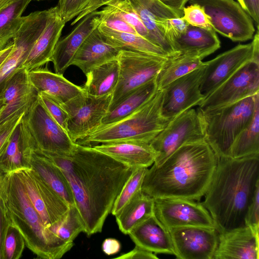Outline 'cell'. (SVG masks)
<instances>
[{
	"label": "cell",
	"mask_w": 259,
	"mask_h": 259,
	"mask_svg": "<svg viewBox=\"0 0 259 259\" xmlns=\"http://www.w3.org/2000/svg\"><path fill=\"white\" fill-rule=\"evenodd\" d=\"M98 29L105 42L120 50L171 58L161 48L139 35L117 31L101 24Z\"/></svg>",
	"instance_id": "obj_30"
},
{
	"label": "cell",
	"mask_w": 259,
	"mask_h": 259,
	"mask_svg": "<svg viewBox=\"0 0 259 259\" xmlns=\"http://www.w3.org/2000/svg\"><path fill=\"white\" fill-rule=\"evenodd\" d=\"M112 94L102 96L91 95L84 91L62 104L68 119L67 133L74 142L96 131L109 112Z\"/></svg>",
	"instance_id": "obj_9"
},
{
	"label": "cell",
	"mask_w": 259,
	"mask_h": 259,
	"mask_svg": "<svg viewBox=\"0 0 259 259\" xmlns=\"http://www.w3.org/2000/svg\"><path fill=\"white\" fill-rule=\"evenodd\" d=\"M259 154V104L256 106L249 124L232 145L229 157L240 158Z\"/></svg>",
	"instance_id": "obj_34"
},
{
	"label": "cell",
	"mask_w": 259,
	"mask_h": 259,
	"mask_svg": "<svg viewBox=\"0 0 259 259\" xmlns=\"http://www.w3.org/2000/svg\"><path fill=\"white\" fill-rule=\"evenodd\" d=\"M100 24L98 16L93 12L81 19L75 27L57 42L51 61L55 73L63 74L86 38Z\"/></svg>",
	"instance_id": "obj_23"
},
{
	"label": "cell",
	"mask_w": 259,
	"mask_h": 259,
	"mask_svg": "<svg viewBox=\"0 0 259 259\" xmlns=\"http://www.w3.org/2000/svg\"><path fill=\"white\" fill-rule=\"evenodd\" d=\"M113 1L114 0H90L84 10L73 20L71 25L76 24L86 15L97 11L98 9Z\"/></svg>",
	"instance_id": "obj_51"
},
{
	"label": "cell",
	"mask_w": 259,
	"mask_h": 259,
	"mask_svg": "<svg viewBox=\"0 0 259 259\" xmlns=\"http://www.w3.org/2000/svg\"><path fill=\"white\" fill-rule=\"evenodd\" d=\"M21 134L26 165L36 172L70 206L75 205L70 185L61 169L41 152L31 146L22 132Z\"/></svg>",
	"instance_id": "obj_21"
},
{
	"label": "cell",
	"mask_w": 259,
	"mask_h": 259,
	"mask_svg": "<svg viewBox=\"0 0 259 259\" xmlns=\"http://www.w3.org/2000/svg\"><path fill=\"white\" fill-rule=\"evenodd\" d=\"M202 7L213 29L233 41L251 39L255 32L250 16L234 0H189Z\"/></svg>",
	"instance_id": "obj_11"
},
{
	"label": "cell",
	"mask_w": 259,
	"mask_h": 259,
	"mask_svg": "<svg viewBox=\"0 0 259 259\" xmlns=\"http://www.w3.org/2000/svg\"><path fill=\"white\" fill-rule=\"evenodd\" d=\"M38 100L54 119L67 132L68 115L61 104L52 97L43 92H38Z\"/></svg>",
	"instance_id": "obj_42"
},
{
	"label": "cell",
	"mask_w": 259,
	"mask_h": 259,
	"mask_svg": "<svg viewBox=\"0 0 259 259\" xmlns=\"http://www.w3.org/2000/svg\"><path fill=\"white\" fill-rule=\"evenodd\" d=\"M163 96V91L158 90L130 115L117 122L101 125L76 143L90 146L91 144L126 141L150 143L169 121L162 113Z\"/></svg>",
	"instance_id": "obj_5"
},
{
	"label": "cell",
	"mask_w": 259,
	"mask_h": 259,
	"mask_svg": "<svg viewBox=\"0 0 259 259\" xmlns=\"http://www.w3.org/2000/svg\"><path fill=\"white\" fill-rule=\"evenodd\" d=\"M245 224L251 229L255 236H259V186L256 187L248 206Z\"/></svg>",
	"instance_id": "obj_46"
},
{
	"label": "cell",
	"mask_w": 259,
	"mask_h": 259,
	"mask_svg": "<svg viewBox=\"0 0 259 259\" xmlns=\"http://www.w3.org/2000/svg\"><path fill=\"white\" fill-rule=\"evenodd\" d=\"M38 92L31 83L28 71L19 68L8 80L0 93L5 107L0 116V123L15 114L25 112L38 99Z\"/></svg>",
	"instance_id": "obj_20"
},
{
	"label": "cell",
	"mask_w": 259,
	"mask_h": 259,
	"mask_svg": "<svg viewBox=\"0 0 259 259\" xmlns=\"http://www.w3.org/2000/svg\"><path fill=\"white\" fill-rule=\"evenodd\" d=\"M15 0H0V11L9 5Z\"/></svg>",
	"instance_id": "obj_55"
},
{
	"label": "cell",
	"mask_w": 259,
	"mask_h": 259,
	"mask_svg": "<svg viewBox=\"0 0 259 259\" xmlns=\"http://www.w3.org/2000/svg\"><path fill=\"white\" fill-rule=\"evenodd\" d=\"M218 157L205 141L183 145L159 165L147 169L142 192L153 199L176 198L199 201L215 171Z\"/></svg>",
	"instance_id": "obj_2"
},
{
	"label": "cell",
	"mask_w": 259,
	"mask_h": 259,
	"mask_svg": "<svg viewBox=\"0 0 259 259\" xmlns=\"http://www.w3.org/2000/svg\"><path fill=\"white\" fill-rule=\"evenodd\" d=\"M205 140V132L198 109L191 108L171 120L150 143L157 156L153 164L159 165L179 147Z\"/></svg>",
	"instance_id": "obj_10"
},
{
	"label": "cell",
	"mask_w": 259,
	"mask_h": 259,
	"mask_svg": "<svg viewBox=\"0 0 259 259\" xmlns=\"http://www.w3.org/2000/svg\"><path fill=\"white\" fill-rule=\"evenodd\" d=\"M90 0H59L57 6L59 14L65 23L76 17Z\"/></svg>",
	"instance_id": "obj_44"
},
{
	"label": "cell",
	"mask_w": 259,
	"mask_h": 259,
	"mask_svg": "<svg viewBox=\"0 0 259 259\" xmlns=\"http://www.w3.org/2000/svg\"><path fill=\"white\" fill-rule=\"evenodd\" d=\"M29 79L38 92H45L60 104L72 99L83 90L65 78L47 68H38L28 72Z\"/></svg>",
	"instance_id": "obj_29"
},
{
	"label": "cell",
	"mask_w": 259,
	"mask_h": 259,
	"mask_svg": "<svg viewBox=\"0 0 259 259\" xmlns=\"http://www.w3.org/2000/svg\"><path fill=\"white\" fill-rule=\"evenodd\" d=\"M15 172L47 228L52 227L64 218L70 206L31 167H25Z\"/></svg>",
	"instance_id": "obj_14"
},
{
	"label": "cell",
	"mask_w": 259,
	"mask_h": 259,
	"mask_svg": "<svg viewBox=\"0 0 259 259\" xmlns=\"http://www.w3.org/2000/svg\"><path fill=\"white\" fill-rule=\"evenodd\" d=\"M147 169V167L134 169L114 203L111 211L113 215H116L137 193L142 190L143 179Z\"/></svg>",
	"instance_id": "obj_40"
},
{
	"label": "cell",
	"mask_w": 259,
	"mask_h": 259,
	"mask_svg": "<svg viewBox=\"0 0 259 259\" xmlns=\"http://www.w3.org/2000/svg\"><path fill=\"white\" fill-rule=\"evenodd\" d=\"M25 112H20L0 123V156L15 128L20 123Z\"/></svg>",
	"instance_id": "obj_48"
},
{
	"label": "cell",
	"mask_w": 259,
	"mask_h": 259,
	"mask_svg": "<svg viewBox=\"0 0 259 259\" xmlns=\"http://www.w3.org/2000/svg\"><path fill=\"white\" fill-rule=\"evenodd\" d=\"M40 152L65 176L83 222L84 233L91 236L101 232L117 196L135 168L92 146L77 143L68 155Z\"/></svg>",
	"instance_id": "obj_1"
},
{
	"label": "cell",
	"mask_w": 259,
	"mask_h": 259,
	"mask_svg": "<svg viewBox=\"0 0 259 259\" xmlns=\"http://www.w3.org/2000/svg\"><path fill=\"white\" fill-rule=\"evenodd\" d=\"M169 58L120 50L117 59L119 64L118 79L112 94L109 111L137 88L155 77Z\"/></svg>",
	"instance_id": "obj_8"
},
{
	"label": "cell",
	"mask_w": 259,
	"mask_h": 259,
	"mask_svg": "<svg viewBox=\"0 0 259 259\" xmlns=\"http://www.w3.org/2000/svg\"><path fill=\"white\" fill-rule=\"evenodd\" d=\"M259 93V61L251 59L206 97L204 110L232 103Z\"/></svg>",
	"instance_id": "obj_15"
},
{
	"label": "cell",
	"mask_w": 259,
	"mask_h": 259,
	"mask_svg": "<svg viewBox=\"0 0 259 259\" xmlns=\"http://www.w3.org/2000/svg\"><path fill=\"white\" fill-rule=\"evenodd\" d=\"M157 76L140 86L118 105L109 111L102 120V125H107L130 115L148 101L158 91Z\"/></svg>",
	"instance_id": "obj_33"
},
{
	"label": "cell",
	"mask_w": 259,
	"mask_h": 259,
	"mask_svg": "<svg viewBox=\"0 0 259 259\" xmlns=\"http://www.w3.org/2000/svg\"><path fill=\"white\" fill-rule=\"evenodd\" d=\"M51 8L31 13L13 38V47L0 65V93L10 77L21 67L34 42L44 29Z\"/></svg>",
	"instance_id": "obj_13"
},
{
	"label": "cell",
	"mask_w": 259,
	"mask_h": 259,
	"mask_svg": "<svg viewBox=\"0 0 259 259\" xmlns=\"http://www.w3.org/2000/svg\"><path fill=\"white\" fill-rule=\"evenodd\" d=\"M25 246V241L20 232L8 223L3 235L2 259L19 258Z\"/></svg>",
	"instance_id": "obj_41"
},
{
	"label": "cell",
	"mask_w": 259,
	"mask_h": 259,
	"mask_svg": "<svg viewBox=\"0 0 259 259\" xmlns=\"http://www.w3.org/2000/svg\"><path fill=\"white\" fill-rule=\"evenodd\" d=\"M8 222L5 218L0 202V259H2V248L3 235Z\"/></svg>",
	"instance_id": "obj_54"
},
{
	"label": "cell",
	"mask_w": 259,
	"mask_h": 259,
	"mask_svg": "<svg viewBox=\"0 0 259 259\" xmlns=\"http://www.w3.org/2000/svg\"><path fill=\"white\" fill-rule=\"evenodd\" d=\"M253 56L250 42L239 45L214 59L205 62L206 66L200 85V91L205 98L223 83Z\"/></svg>",
	"instance_id": "obj_18"
},
{
	"label": "cell",
	"mask_w": 259,
	"mask_h": 259,
	"mask_svg": "<svg viewBox=\"0 0 259 259\" xmlns=\"http://www.w3.org/2000/svg\"><path fill=\"white\" fill-rule=\"evenodd\" d=\"M0 172H1V171H0Z\"/></svg>",
	"instance_id": "obj_58"
},
{
	"label": "cell",
	"mask_w": 259,
	"mask_h": 259,
	"mask_svg": "<svg viewBox=\"0 0 259 259\" xmlns=\"http://www.w3.org/2000/svg\"><path fill=\"white\" fill-rule=\"evenodd\" d=\"M115 258L118 259H158L159 257L156 254L145 250L138 246L135 245V247L130 251L120 256Z\"/></svg>",
	"instance_id": "obj_49"
},
{
	"label": "cell",
	"mask_w": 259,
	"mask_h": 259,
	"mask_svg": "<svg viewBox=\"0 0 259 259\" xmlns=\"http://www.w3.org/2000/svg\"><path fill=\"white\" fill-rule=\"evenodd\" d=\"M238 3L255 22L259 25V0H237Z\"/></svg>",
	"instance_id": "obj_50"
},
{
	"label": "cell",
	"mask_w": 259,
	"mask_h": 259,
	"mask_svg": "<svg viewBox=\"0 0 259 259\" xmlns=\"http://www.w3.org/2000/svg\"><path fill=\"white\" fill-rule=\"evenodd\" d=\"M65 22L57 6L51 8L46 25L34 42L20 68L28 72L51 61L55 47L59 40Z\"/></svg>",
	"instance_id": "obj_24"
},
{
	"label": "cell",
	"mask_w": 259,
	"mask_h": 259,
	"mask_svg": "<svg viewBox=\"0 0 259 259\" xmlns=\"http://www.w3.org/2000/svg\"><path fill=\"white\" fill-rule=\"evenodd\" d=\"M154 201V217L166 231L190 226L215 228L209 211L199 201L176 198H159Z\"/></svg>",
	"instance_id": "obj_12"
},
{
	"label": "cell",
	"mask_w": 259,
	"mask_h": 259,
	"mask_svg": "<svg viewBox=\"0 0 259 259\" xmlns=\"http://www.w3.org/2000/svg\"><path fill=\"white\" fill-rule=\"evenodd\" d=\"M120 248L121 244L119 241L112 238L105 239L102 245L103 251L108 255L116 254Z\"/></svg>",
	"instance_id": "obj_52"
},
{
	"label": "cell",
	"mask_w": 259,
	"mask_h": 259,
	"mask_svg": "<svg viewBox=\"0 0 259 259\" xmlns=\"http://www.w3.org/2000/svg\"><path fill=\"white\" fill-rule=\"evenodd\" d=\"M36 1H40V0H36Z\"/></svg>",
	"instance_id": "obj_57"
},
{
	"label": "cell",
	"mask_w": 259,
	"mask_h": 259,
	"mask_svg": "<svg viewBox=\"0 0 259 259\" xmlns=\"http://www.w3.org/2000/svg\"><path fill=\"white\" fill-rule=\"evenodd\" d=\"M99 11L116 15L131 26L139 35L150 41L148 30L128 0H114Z\"/></svg>",
	"instance_id": "obj_38"
},
{
	"label": "cell",
	"mask_w": 259,
	"mask_h": 259,
	"mask_svg": "<svg viewBox=\"0 0 259 259\" xmlns=\"http://www.w3.org/2000/svg\"><path fill=\"white\" fill-rule=\"evenodd\" d=\"M28 143L40 151L68 155L76 143L37 100L24 112L20 122Z\"/></svg>",
	"instance_id": "obj_7"
},
{
	"label": "cell",
	"mask_w": 259,
	"mask_h": 259,
	"mask_svg": "<svg viewBox=\"0 0 259 259\" xmlns=\"http://www.w3.org/2000/svg\"><path fill=\"white\" fill-rule=\"evenodd\" d=\"M32 0H15L0 11V50L13 39L23 19L22 14Z\"/></svg>",
	"instance_id": "obj_36"
},
{
	"label": "cell",
	"mask_w": 259,
	"mask_h": 259,
	"mask_svg": "<svg viewBox=\"0 0 259 259\" xmlns=\"http://www.w3.org/2000/svg\"><path fill=\"white\" fill-rule=\"evenodd\" d=\"M182 18L189 25L205 28L212 27L210 18L205 13L204 8L197 4H191L183 10Z\"/></svg>",
	"instance_id": "obj_43"
},
{
	"label": "cell",
	"mask_w": 259,
	"mask_h": 259,
	"mask_svg": "<svg viewBox=\"0 0 259 259\" xmlns=\"http://www.w3.org/2000/svg\"><path fill=\"white\" fill-rule=\"evenodd\" d=\"M188 25L182 17H176L165 21L162 25V30L174 47L175 40L186 32Z\"/></svg>",
	"instance_id": "obj_47"
},
{
	"label": "cell",
	"mask_w": 259,
	"mask_h": 259,
	"mask_svg": "<svg viewBox=\"0 0 259 259\" xmlns=\"http://www.w3.org/2000/svg\"><path fill=\"white\" fill-rule=\"evenodd\" d=\"M219 233L213 259H258L259 236L248 226Z\"/></svg>",
	"instance_id": "obj_22"
},
{
	"label": "cell",
	"mask_w": 259,
	"mask_h": 259,
	"mask_svg": "<svg viewBox=\"0 0 259 259\" xmlns=\"http://www.w3.org/2000/svg\"><path fill=\"white\" fill-rule=\"evenodd\" d=\"M259 93L235 102L198 110L205 132V141L218 157H229L230 148L241 132L250 122Z\"/></svg>",
	"instance_id": "obj_6"
},
{
	"label": "cell",
	"mask_w": 259,
	"mask_h": 259,
	"mask_svg": "<svg viewBox=\"0 0 259 259\" xmlns=\"http://www.w3.org/2000/svg\"><path fill=\"white\" fill-rule=\"evenodd\" d=\"M119 64L117 60L97 66L85 74L82 87L86 93L95 96L112 94L118 81Z\"/></svg>",
	"instance_id": "obj_32"
},
{
	"label": "cell",
	"mask_w": 259,
	"mask_h": 259,
	"mask_svg": "<svg viewBox=\"0 0 259 259\" xmlns=\"http://www.w3.org/2000/svg\"><path fill=\"white\" fill-rule=\"evenodd\" d=\"M205 64L200 59L181 55L169 58L157 75L158 90Z\"/></svg>",
	"instance_id": "obj_35"
},
{
	"label": "cell",
	"mask_w": 259,
	"mask_h": 259,
	"mask_svg": "<svg viewBox=\"0 0 259 259\" xmlns=\"http://www.w3.org/2000/svg\"><path fill=\"white\" fill-rule=\"evenodd\" d=\"M135 245L155 254L175 255L168 231L157 221L154 215L144 221L127 234Z\"/></svg>",
	"instance_id": "obj_28"
},
{
	"label": "cell",
	"mask_w": 259,
	"mask_h": 259,
	"mask_svg": "<svg viewBox=\"0 0 259 259\" xmlns=\"http://www.w3.org/2000/svg\"><path fill=\"white\" fill-rule=\"evenodd\" d=\"M148 31L150 41L163 50L171 58L179 54L162 30L167 19L182 17L183 11L170 9L159 0H128Z\"/></svg>",
	"instance_id": "obj_19"
},
{
	"label": "cell",
	"mask_w": 259,
	"mask_h": 259,
	"mask_svg": "<svg viewBox=\"0 0 259 259\" xmlns=\"http://www.w3.org/2000/svg\"><path fill=\"white\" fill-rule=\"evenodd\" d=\"M5 107V103L4 100L0 98V116L3 111Z\"/></svg>",
	"instance_id": "obj_56"
},
{
	"label": "cell",
	"mask_w": 259,
	"mask_h": 259,
	"mask_svg": "<svg viewBox=\"0 0 259 259\" xmlns=\"http://www.w3.org/2000/svg\"><path fill=\"white\" fill-rule=\"evenodd\" d=\"M120 51L104 41L97 27L83 42L71 65L78 67L85 75L97 66L117 60Z\"/></svg>",
	"instance_id": "obj_26"
},
{
	"label": "cell",
	"mask_w": 259,
	"mask_h": 259,
	"mask_svg": "<svg viewBox=\"0 0 259 259\" xmlns=\"http://www.w3.org/2000/svg\"><path fill=\"white\" fill-rule=\"evenodd\" d=\"M25 167H29L26 165L23 157V144L20 123L13 131L0 156V170L8 173Z\"/></svg>",
	"instance_id": "obj_37"
},
{
	"label": "cell",
	"mask_w": 259,
	"mask_h": 259,
	"mask_svg": "<svg viewBox=\"0 0 259 259\" xmlns=\"http://www.w3.org/2000/svg\"><path fill=\"white\" fill-rule=\"evenodd\" d=\"M0 202L7 222L38 258L59 259L73 246V242L64 241L45 226L15 172L1 171Z\"/></svg>",
	"instance_id": "obj_4"
},
{
	"label": "cell",
	"mask_w": 259,
	"mask_h": 259,
	"mask_svg": "<svg viewBox=\"0 0 259 259\" xmlns=\"http://www.w3.org/2000/svg\"><path fill=\"white\" fill-rule=\"evenodd\" d=\"M154 199L142 191L137 193L115 215L120 231L127 235L135 227L154 215Z\"/></svg>",
	"instance_id": "obj_31"
},
{
	"label": "cell",
	"mask_w": 259,
	"mask_h": 259,
	"mask_svg": "<svg viewBox=\"0 0 259 259\" xmlns=\"http://www.w3.org/2000/svg\"><path fill=\"white\" fill-rule=\"evenodd\" d=\"M163 5L175 10L183 11L189 0H159Z\"/></svg>",
	"instance_id": "obj_53"
},
{
	"label": "cell",
	"mask_w": 259,
	"mask_h": 259,
	"mask_svg": "<svg viewBox=\"0 0 259 259\" xmlns=\"http://www.w3.org/2000/svg\"><path fill=\"white\" fill-rule=\"evenodd\" d=\"M174 45L179 55L202 60L220 48V41L213 28L189 25L186 32L175 40Z\"/></svg>",
	"instance_id": "obj_27"
},
{
	"label": "cell",
	"mask_w": 259,
	"mask_h": 259,
	"mask_svg": "<svg viewBox=\"0 0 259 259\" xmlns=\"http://www.w3.org/2000/svg\"><path fill=\"white\" fill-rule=\"evenodd\" d=\"M118 161L132 168L148 167L157 156L150 143L140 142H117L92 146Z\"/></svg>",
	"instance_id": "obj_25"
},
{
	"label": "cell",
	"mask_w": 259,
	"mask_h": 259,
	"mask_svg": "<svg viewBox=\"0 0 259 259\" xmlns=\"http://www.w3.org/2000/svg\"><path fill=\"white\" fill-rule=\"evenodd\" d=\"M258 186L259 154L240 158L218 157L201 203L218 233L246 226L245 214Z\"/></svg>",
	"instance_id": "obj_3"
},
{
	"label": "cell",
	"mask_w": 259,
	"mask_h": 259,
	"mask_svg": "<svg viewBox=\"0 0 259 259\" xmlns=\"http://www.w3.org/2000/svg\"><path fill=\"white\" fill-rule=\"evenodd\" d=\"M178 259H213L218 244L215 228L202 227L171 228L168 230Z\"/></svg>",
	"instance_id": "obj_17"
},
{
	"label": "cell",
	"mask_w": 259,
	"mask_h": 259,
	"mask_svg": "<svg viewBox=\"0 0 259 259\" xmlns=\"http://www.w3.org/2000/svg\"><path fill=\"white\" fill-rule=\"evenodd\" d=\"M205 66L206 63L162 90V113L164 117L170 121L186 110L201 104L205 98L199 88Z\"/></svg>",
	"instance_id": "obj_16"
},
{
	"label": "cell",
	"mask_w": 259,
	"mask_h": 259,
	"mask_svg": "<svg viewBox=\"0 0 259 259\" xmlns=\"http://www.w3.org/2000/svg\"><path fill=\"white\" fill-rule=\"evenodd\" d=\"M49 229L68 242H73L80 233L85 232L83 222L75 205L70 206L64 218Z\"/></svg>",
	"instance_id": "obj_39"
},
{
	"label": "cell",
	"mask_w": 259,
	"mask_h": 259,
	"mask_svg": "<svg viewBox=\"0 0 259 259\" xmlns=\"http://www.w3.org/2000/svg\"><path fill=\"white\" fill-rule=\"evenodd\" d=\"M95 13L98 16L100 24L117 31L139 35L131 26L115 14L102 13L99 10L95 11Z\"/></svg>",
	"instance_id": "obj_45"
}]
</instances>
